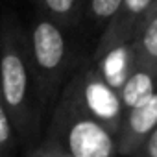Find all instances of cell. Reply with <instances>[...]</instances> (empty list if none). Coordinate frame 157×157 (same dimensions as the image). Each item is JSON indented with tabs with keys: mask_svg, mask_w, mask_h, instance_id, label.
<instances>
[{
	"mask_svg": "<svg viewBox=\"0 0 157 157\" xmlns=\"http://www.w3.org/2000/svg\"><path fill=\"white\" fill-rule=\"evenodd\" d=\"M155 87H157V68L137 63L133 72L128 76V80L118 91V98L124 113L140 105L155 91Z\"/></svg>",
	"mask_w": 157,
	"mask_h": 157,
	"instance_id": "6",
	"label": "cell"
},
{
	"mask_svg": "<svg viewBox=\"0 0 157 157\" xmlns=\"http://www.w3.org/2000/svg\"><path fill=\"white\" fill-rule=\"evenodd\" d=\"M67 87L93 118L105 126L113 135L120 131V126L124 122V109L118 93L104 82L94 65L80 68L68 80Z\"/></svg>",
	"mask_w": 157,
	"mask_h": 157,
	"instance_id": "4",
	"label": "cell"
},
{
	"mask_svg": "<svg viewBox=\"0 0 157 157\" xmlns=\"http://www.w3.org/2000/svg\"><path fill=\"white\" fill-rule=\"evenodd\" d=\"M0 96L15 135L33 142L39 135L43 107L30 63L28 32L11 11L0 13Z\"/></svg>",
	"mask_w": 157,
	"mask_h": 157,
	"instance_id": "1",
	"label": "cell"
},
{
	"mask_svg": "<svg viewBox=\"0 0 157 157\" xmlns=\"http://www.w3.org/2000/svg\"><path fill=\"white\" fill-rule=\"evenodd\" d=\"M0 157H6V155H4V153H2V151H0Z\"/></svg>",
	"mask_w": 157,
	"mask_h": 157,
	"instance_id": "13",
	"label": "cell"
},
{
	"mask_svg": "<svg viewBox=\"0 0 157 157\" xmlns=\"http://www.w3.org/2000/svg\"><path fill=\"white\" fill-rule=\"evenodd\" d=\"M83 0H37L39 15L54 21L61 28H70L82 15Z\"/></svg>",
	"mask_w": 157,
	"mask_h": 157,
	"instance_id": "7",
	"label": "cell"
},
{
	"mask_svg": "<svg viewBox=\"0 0 157 157\" xmlns=\"http://www.w3.org/2000/svg\"><path fill=\"white\" fill-rule=\"evenodd\" d=\"M131 43L137 63L157 68V15L135 33Z\"/></svg>",
	"mask_w": 157,
	"mask_h": 157,
	"instance_id": "8",
	"label": "cell"
},
{
	"mask_svg": "<svg viewBox=\"0 0 157 157\" xmlns=\"http://www.w3.org/2000/svg\"><path fill=\"white\" fill-rule=\"evenodd\" d=\"M122 0H91L89 2V19L96 28H105L109 21L117 15Z\"/></svg>",
	"mask_w": 157,
	"mask_h": 157,
	"instance_id": "9",
	"label": "cell"
},
{
	"mask_svg": "<svg viewBox=\"0 0 157 157\" xmlns=\"http://www.w3.org/2000/svg\"><path fill=\"white\" fill-rule=\"evenodd\" d=\"M44 140L70 157H113L117 151L113 133L80 105L67 85L57 100Z\"/></svg>",
	"mask_w": 157,
	"mask_h": 157,
	"instance_id": "2",
	"label": "cell"
},
{
	"mask_svg": "<svg viewBox=\"0 0 157 157\" xmlns=\"http://www.w3.org/2000/svg\"><path fill=\"white\" fill-rule=\"evenodd\" d=\"M28 32L32 72L43 111L56 100L70 65V48L65 28L37 13Z\"/></svg>",
	"mask_w": 157,
	"mask_h": 157,
	"instance_id": "3",
	"label": "cell"
},
{
	"mask_svg": "<svg viewBox=\"0 0 157 157\" xmlns=\"http://www.w3.org/2000/svg\"><path fill=\"white\" fill-rule=\"evenodd\" d=\"M155 15H157V0H153V2H151V6L148 8V11L144 13V17L140 19V24H139L137 32H139V30H140V28H142V26H144V24H146L148 21H151V19H153ZM137 32H135V33H137ZM133 37H135V35H133Z\"/></svg>",
	"mask_w": 157,
	"mask_h": 157,
	"instance_id": "12",
	"label": "cell"
},
{
	"mask_svg": "<svg viewBox=\"0 0 157 157\" xmlns=\"http://www.w3.org/2000/svg\"><path fill=\"white\" fill-rule=\"evenodd\" d=\"M155 128H157V87L140 105L128 111L118 131L120 151L129 153L131 150H135L140 142H144V139Z\"/></svg>",
	"mask_w": 157,
	"mask_h": 157,
	"instance_id": "5",
	"label": "cell"
},
{
	"mask_svg": "<svg viewBox=\"0 0 157 157\" xmlns=\"http://www.w3.org/2000/svg\"><path fill=\"white\" fill-rule=\"evenodd\" d=\"M28 157H70V155H67L56 144H52L48 140H43V142H39L35 146H30Z\"/></svg>",
	"mask_w": 157,
	"mask_h": 157,
	"instance_id": "11",
	"label": "cell"
},
{
	"mask_svg": "<svg viewBox=\"0 0 157 157\" xmlns=\"http://www.w3.org/2000/svg\"><path fill=\"white\" fill-rule=\"evenodd\" d=\"M15 142H17V135L15 129L11 126V120L8 117V111L4 107L2 96H0V151L4 155L15 150Z\"/></svg>",
	"mask_w": 157,
	"mask_h": 157,
	"instance_id": "10",
	"label": "cell"
}]
</instances>
